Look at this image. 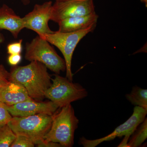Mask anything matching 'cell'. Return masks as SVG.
<instances>
[{
  "label": "cell",
  "mask_w": 147,
  "mask_h": 147,
  "mask_svg": "<svg viewBox=\"0 0 147 147\" xmlns=\"http://www.w3.org/2000/svg\"><path fill=\"white\" fill-rule=\"evenodd\" d=\"M93 0H68L53 4L51 21L58 23L65 18L83 16L94 13Z\"/></svg>",
  "instance_id": "cell-9"
},
{
  "label": "cell",
  "mask_w": 147,
  "mask_h": 147,
  "mask_svg": "<svg viewBox=\"0 0 147 147\" xmlns=\"http://www.w3.org/2000/svg\"><path fill=\"white\" fill-rule=\"evenodd\" d=\"M16 137L8 124L0 125V147H9Z\"/></svg>",
  "instance_id": "cell-16"
},
{
  "label": "cell",
  "mask_w": 147,
  "mask_h": 147,
  "mask_svg": "<svg viewBox=\"0 0 147 147\" xmlns=\"http://www.w3.org/2000/svg\"><path fill=\"white\" fill-rule=\"evenodd\" d=\"M10 81L9 72L3 65L0 64V89Z\"/></svg>",
  "instance_id": "cell-20"
},
{
  "label": "cell",
  "mask_w": 147,
  "mask_h": 147,
  "mask_svg": "<svg viewBox=\"0 0 147 147\" xmlns=\"http://www.w3.org/2000/svg\"><path fill=\"white\" fill-rule=\"evenodd\" d=\"M35 145L30 139L25 136L16 135L10 147H33Z\"/></svg>",
  "instance_id": "cell-17"
},
{
  "label": "cell",
  "mask_w": 147,
  "mask_h": 147,
  "mask_svg": "<svg viewBox=\"0 0 147 147\" xmlns=\"http://www.w3.org/2000/svg\"><path fill=\"white\" fill-rule=\"evenodd\" d=\"M7 108L13 117H25L38 114L53 116L59 108L51 101L43 102L32 99L7 105Z\"/></svg>",
  "instance_id": "cell-10"
},
{
  "label": "cell",
  "mask_w": 147,
  "mask_h": 147,
  "mask_svg": "<svg viewBox=\"0 0 147 147\" xmlns=\"http://www.w3.org/2000/svg\"><path fill=\"white\" fill-rule=\"evenodd\" d=\"M37 146L39 147H62L60 144L51 142H45L43 141L41 143L37 145Z\"/></svg>",
  "instance_id": "cell-22"
},
{
  "label": "cell",
  "mask_w": 147,
  "mask_h": 147,
  "mask_svg": "<svg viewBox=\"0 0 147 147\" xmlns=\"http://www.w3.org/2000/svg\"><path fill=\"white\" fill-rule=\"evenodd\" d=\"M125 98L132 105L147 110V90L135 86L131 92L125 95Z\"/></svg>",
  "instance_id": "cell-14"
},
{
  "label": "cell",
  "mask_w": 147,
  "mask_h": 147,
  "mask_svg": "<svg viewBox=\"0 0 147 147\" xmlns=\"http://www.w3.org/2000/svg\"><path fill=\"white\" fill-rule=\"evenodd\" d=\"M147 138V119L146 118L137 127L129 139L127 146H140Z\"/></svg>",
  "instance_id": "cell-15"
},
{
  "label": "cell",
  "mask_w": 147,
  "mask_h": 147,
  "mask_svg": "<svg viewBox=\"0 0 147 147\" xmlns=\"http://www.w3.org/2000/svg\"><path fill=\"white\" fill-rule=\"evenodd\" d=\"M22 39L19 40L17 42L9 43L7 47V53L9 55L21 54L22 50Z\"/></svg>",
  "instance_id": "cell-19"
},
{
  "label": "cell",
  "mask_w": 147,
  "mask_h": 147,
  "mask_svg": "<svg viewBox=\"0 0 147 147\" xmlns=\"http://www.w3.org/2000/svg\"><path fill=\"white\" fill-rule=\"evenodd\" d=\"M141 2H143L146 5V6L147 7V0H141Z\"/></svg>",
  "instance_id": "cell-24"
},
{
  "label": "cell",
  "mask_w": 147,
  "mask_h": 147,
  "mask_svg": "<svg viewBox=\"0 0 147 147\" xmlns=\"http://www.w3.org/2000/svg\"><path fill=\"white\" fill-rule=\"evenodd\" d=\"M147 110L135 106L133 114L123 123L118 126L112 133L100 139L89 140L82 137L79 139V144L84 147H94L102 142L112 141L117 137H123L129 138L144 120L146 119Z\"/></svg>",
  "instance_id": "cell-7"
},
{
  "label": "cell",
  "mask_w": 147,
  "mask_h": 147,
  "mask_svg": "<svg viewBox=\"0 0 147 147\" xmlns=\"http://www.w3.org/2000/svg\"><path fill=\"white\" fill-rule=\"evenodd\" d=\"M96 25L88 28L70 32H54L41 36L40 37L47 40L50 44L57 47L63 55L66 64V77L72 82L71 61L74 52L81 40L90 32H92Z\"/></svg>",
  "instance_id": "cell-6"
},
{
  "label": "cell",
  "mask_w": 147,
  "mask_h": 147,
  "mask_svg": "<svg viewBox=\"0 0 147 147\" xmlns=\"http://www.w3.org/2000/svg\"><path fill=\"white\" fill-rule=\"evenodd\" d=\"M51 86L46 90L45 97L59 108L81 100L88 96L87 90L79 83H74L66 77L55 74Z\"/></svg>",
  "instance_id": "cell-5"
},
{
  "label": "cell",
  "mask_w": 147,
  "mask_h": 147,
  "mask_svg": "<svg viewBox=\"0 0 147 147\" xmlns=\"http://www.w3.org/2000/svg\"><path fill=\"white\" fill-rule=\"evenodd\" d=\"M60 109L52 116V125L43 141L58 143L63 147H72L79 120L71 104Z\"/></svg>",
  "instance_id": "cell-2"
},
{
  "label": "cell",
  "mask_w": 147,
  "mask_h": 147,
  "mask_svg": "<svg viewBox=\"0 0 147 147\" xmlns=\"http://www.w3.org/2000/svg\"><path fill=\"white\" fill-rule=\"evenodd\" d=\"M22 59L21 54L9 55L8 58L9 63L12 66H16L20 63Z\"/></svg>",
  "instance_id": "cell-21"
},
{
  "label": "cell",
  "mask_w": 147,
  "mask_h": 147,
  "mask_svg": "<svg viewBox=\"0 0 147 147\" xmlns=\"http://www.w3.org/2000/svg\"><path fill=\"white\" fill-rule=\"evenodd\" d=\"M53 6L50 1L36 4L32 11L22 17L24 28L36 32L39 36L53 32L48 26L52 18Z\"/></svg>",
  "instance_id": "cell-8"
},
{
  "label": "cell",
  "mask_w": 147,
  "mask_h": 147,
  "mask_svg": "<svg viewBox=\"0 0 147 147\" xmlns=\"http://www.w3.org/2000/svg\"><path fill=\"white\" fill-rule=\"evenodd\" d=\"M32 100L21 84L9 82L0 89V100L7 105Z\"/></svg>",
  "instance_id": "cell-13"
},
{
  "label": "cell",
  "mask_w": 147,
  "mask_h": 147,
  "mask_svg": "<svg viewBox=\"0 0 147 147\" xmlns=\"http://www.w3.org/2000/svg\"><path fill=\"white\" fill-rule=\"evenodd\" d=\"M52 121V116L38 114L28 117H12L7 124L16 135L25 136L37 146L44 141Z\"/></svg>",
  "instance_id": "cell-3"
},
{
  "label": "cell",
  "mask_w": 147,
  "mask_h": 147,
  "mask_svg": "<svg viewBox=\"0 0 147 147\" xmlns=\"http://www.w3.org/2000/svg\"><path fill=\"white\" fill-rule=\"evenodd\" d=\"M25 58L30 62L41 63L56 74L66 70L64 59L58 55L47 40L38 35L26 43Z\"/></svg>",
  "instance_id": "cell-4"
},
{
  "label": "cell",
  "mask_w": 147,
  "mask_h": 147,
  "mask_svg": "<svg viewBox=\"0 0 147 147\" xmlns=\"http://www.w3.org/2000/svg\"><path fill=\"white\" fill-rule=\"evenodd\" d=\"M98 18V15L94 12L85 16L65 18L58 22V31L70 32L88 28L96 25Z\"/></svg>",
  "instance_id": "cell-11"
},
{
  "label": "cell",
  "mask_w": 147,
  "mask_h": 147,
  "mask_svg": "<svg viewBox=\"0 0 147 147\" xmlns=\"http://www.w3.org/2000/svg\"><path fill=\"white\" fill-rule=\"evenodd\" d=\"M56 2L64 1H68V0H55Z\"/></svg>",
  "instance_id": "cell-25"
},
{
  "label": "cell",
  "mask_w": 147,
  "mask_h": 147,
  "mask_svg": "<svg viewBox=\"0 0 147 147\" xmlns=\"http://www.w3.org/2000/svg\"><path fill=\"white\" fill-rule=\"evenodd\" d=\"M11 82L21 84L33 100L42 101L46 90L52 85V78L47 67L36 61L26 65L14 66L9 72Z\"/></svg>",
  "instance_id": "cell-1"
},
{
  "label": "cell",
  "mask_w": 147,
  "mask_h": 147,
  "mask_svg": "<svg viewBox=\"0 0 147 147\" xmlns=\"http://www.w3.org/2000/svg\"><path fill=\"white\" fill-rule=\"evenodd\" d=\"M5 40V37L2 34L0 33V46L2 43H3Z\"/></svg>",
  "instance_id": "cell-23"
},
{
  "label": "cell",
  "mask_w": 147,
  "mask_h": 147,
  "mask_svg": "<svg viewBox=\"0 0 147 147\" xmlns=\"http://www.w3.org/2000/svg\"><path fill=\"white\" fill-rule=\"evenodd\" d=\"M12 118L7 110V105L0 100V125L8 123Z\"/></svg>",
  "instance_id": "cell-18"
},
{
  "label": "cell",
  "mask_w": 147,
  "mask_h": 147,
  "mask_svg": "<svg viewBox=\"0 0 147 147\" xmlns=\"http://www.w3.org/2000/svg\"><path fill=\"white\" fill-rule=\"evenodd\" d=\"M24 28L22 17L17 15L12 9L5 4L0 7V29L8 31L13 37L17 38Z\"/></svg>",
  "instance_id": "cell-12"
}]
</instances>
